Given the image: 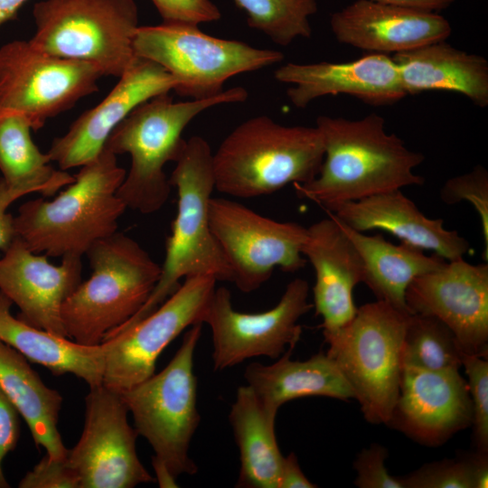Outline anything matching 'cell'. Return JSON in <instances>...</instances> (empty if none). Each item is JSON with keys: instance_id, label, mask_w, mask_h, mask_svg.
<instances>
[{"instance_id": "cell-24", "label": "cell", "mask_w": 488, "mask_h": 488, "mask_svg": "<svg viewBox=\"0 0 488 488\" xmlns=\"http://www.w3.org/2000/svg\"><path fill=\"white\" fill-rule=\"evenodd\" d=\"M289 347L269 365L250 363L244 378L266 417L276 422L279 408L292 399L323 396L342 400L355 399L354 392L335 362L320 352L305 361L290 359Z\"/></svg>"}, {"instance_id": "cell-17", "label": "cell", "mask_w": 488, "mask_h": 488, "mask_svg": "<svg viewBox=\"0 0 488 488\" xmlns=\"http://www.w3.org/2000/svg\"><path fill=\"white\" fill-rule=\"evenodd\" d=\"M468 384L459 370L403 365L399 393L389 427L427 446H437L472 426Z\"/></svg>"}, {"instance_id": "cell-27", "label": "cell", "mask_w": 488, "mask_h": 488, "mask_svg": "<svg viewBox=\"0 0 488 488\" xmlns=\"http://www.w3.org/2000/svg\"><path fill=\"white\" fill-rule=\"evenodd\" d=\"M0 390L26 422L35 446L52 459L65 458L68 448L58 429L62 396L45 385L23 355L1 341Z\"/></svg>"}, {"instance_id": "cell-6", "label": "cell", "mask_w": 488, "mask_h": 488, "mask_svg": "<svg viewBox=\"0 0 488 488\" xmlns=\"http://www.w3.org/2000/svg\"><path fill=\"white\" fill-rule=\"evenodd\" d=\"M86 256L92 273L64 301L61 320L69 339L97 346L143 307L159 280L161 266L118 231L97 242Z\"/></svg>"}, {"instance_id": "cell-23", "label": "cell", "mask_w": 488, "mask_h": 488, "mask_svg": "<svg viewBox=\"0 0 488 488\" xmlns=\"http://www.w3.org/2000/svg\"><path fill=\"white\" fill-rule=\"evenodd\" d=\"M325 211L356 231H388L402 242L431 250L447 261L464 258L471 250L467 239L456 230L446 229L443 220L427 217L401 190L336 204Z\"/></svg>"}, {"instance_id": "cell-32", "label": "cell", "mask_w": 488, "mask_h": 488, "mask_svg": "<svg viewBox=\"0 0 488 488\" xmlns=\"http://www.w3.org/2000/svg\"><path fill=\"white\" fill-rule=\"evenodd\" d=\"M245 12L249 27L273 42L287 46L297 38H309V17L318 10L316 0H233Z\"/></svg>"}, {"instance_id": "cell-44", "label": "cell", "mask_w": 488, "mask_h": 488, "mask_svg": "<svg viewBox=\"0 0 488 488\" xmlns=\"http://www.w3.org/2000/svg\"><path fill=\"white\" fill-rule=\"evenodd\" d=\"M152 465L155 474V480L161 488L177 487L176 479L167 467L157 459L152 457Z\"/></svg>"}, {"instance_id": "cell-33", "label": "cell", "mask_w": 488, "mask_h": 488, "mask_svg": "<svg viewBox=\"0 0 488 488\" xmlns=\"http://www.w3.org/2000/svg\"><path fill=\"white\" fill-rule=\"evenodd\" d=\"M440 198L446 204L466 201L470 202L481 221L483 243V258H488V172L483 165H475L470 172L452 177L440 190Z\"/></svg>"}, {"instance_id": "cell-5", "label": "cell", "mask_w": 488, "mask_h": 488, "mask_svg": "<svg viewBox=\"0 0 488 488\" xmlns=\"http://www.w3.org/2000/svg\"><path fill=\"white\" fill-rule=\"evenodd\" d=\"M169 181L176 189L177 211L166 239L159 280L143 307L109 333L151 314L180 286L183 278L211 277L232 282L231 269L210 225L208 208L215 187L212 151L203 137L186 140Z\"/></svg>"}, {"instance_id": "cell-38", "label": "cell", "mask_w": 488, "mask_h": 488, "mask_svg": "<svg viewBox=\"0 0 488 488\" xmlns=\"http://www.w3.org/2000/svg\"><path fill=\"white\" fill-rule=\"evenodd\" d=\"M19 488H79V479L68 465L66 457L52 459L45 455L27 472L18 483Z\"/></svg>"}, {"instance_id": "cell-11", "label": "cell", "mask_w": 488, "mask_h": 488, "mask_svg": "<svg viewBox=\"0 0 488 488\" xmlns=\"http://www.w3.org/2000/svg\"><path fill=\"white\" fill-rule=\"evenodd\" d=\"M100 70L44 52L30 40L0 47V111L23 115L33 130L99 90Z\"/></svg>"}, {"instance_id": "cell-14", "label": "cell", "mask_w": 488, "mask_h": 488, "mask_svg": "<svg viewBox=\"0 0 488 488\" xmlns=\"http://www.w3.org/2000/svg\"><path fill=\"white\" fill-rule=\"evenodd\" d=\"M216 282L211 277L185 278L147 316L106 336L102 385L120 393L152 376L167 345L188 326L202 324Z\"/></svg>"}, {"instance_id": "cell-26", "label": "cell", "mask_w": 488, "mask_h": 488, "mask_svg": "<svg viewBox=\"0 0 488 488\" xmlns=\"http://www.w3.org/2000/svg\"><path fill=\"white\" fill-rule=\"evenodd\" d=\"M13 303L0 291V341L53 375L70 373L89 388L102 385L105 347L85 346L34 327L11 313Z\"/></svg>"}, {"instance_id": "cell-2", "label": "cell", "mask_w": 488, "mask_h": 488, "mask_svg": "<svg viewBox=\"0 0 488 488\" xmlns=\"http://www.w3.org/2000/svg\"><path fill=\"white\" fill-rule=\"evenodd\" d=\"M126 174L117 155L104 147L52 200L33 199L19 207L14 216L18 239L48 258H82L117 231L127 209L117 195Z\"/></svg>"}, {"instance_id": "cell-3", "label": "cell", "mask_w": 488, "mask_h": 488, "mask_svg": "<svg viewBox=\"0 0 488 488\" xmlns=\"http://www.w3.org/2000/svg\"><path fill=\"white\" fill-rule=\"evenodd\" d=\"M247 99L248 91L242 87L208 99L178 102L164 93L133 109L115 127L104 146L116 155H130V168L117 191L127 208L143 214L159 211L172 187L164 166L180 156L186 142L182 136L184 128L210 108Z\"/></svg>"}, {"instance_id": "cell-25", "label": "cell", "mask_w": 488, "mask_h": 488, "mask_svg": "<svg viewBox=\"0 0 488 488\" xmlns=\"http://www.w3.org/2000/svg\"><path fill=\"white\" fill-rule=\"evenodd\" d=\"M407 95L452 91L480 108L488 106V61L481 55L453 47L446 40L394 53Z\"/></svg>"}, {"instance_id": "cell-43", "label": "cell", "mask_w": 488, "mask_h": 488, "mask_svg": "<svg viewBox=\"0 0 488 488\" xmlns=\"http://www.w3.org/2000/svg\"><path fill=\"white\" fill-rule=\"evenodd\" d=\"M474 488L488 487V455L474 454Z\"/></svg>"}, {"instance_id": "cell-41", "label": "cell", "mask_w": 488, "mask_h": 488, "mask_svg": "<svg viewBox=\"0 0 488 488\" xmlns=\"http://www.w3.org/2000/svg\"><path fill=\"white\" fill-rule=\"evenodd\" d=\"M317 485L310 482L302 472L294 453L284 456L278 478L277 488H315Z\"/></svg>"}, {"instance_id": "cell-37", "label": "cell", "mask_w": 488, "mask_h": 488, "mask_svg": "<svg viewBox=\"0 0 488 488\" xmlns=\"http://www.w3.org/2000/svg\"><path fill=\"white\" fill-rule=\"evenodd\" d=\"M163 23L199 25L217 21L221 12L211 0H152Z\"/></svg>"}, {"instance_id": "cell-42", "label": "cell", "mask_w": 488, "mask_h": 488, "mask_svg": "<svg viewBox=\"0 0 488 488\" xmlns=\"http://www.w3.org/2000/svg\"><path fill=\"white\" fill-rule=\"evenodd\" d=\"M398 6L438 12L449 7L455 0H372Z\"/></svg>"}, {"instance_id": "cell-35", "label": "cell", "mask_w": 488, "mask_h": 488, "mask_svg": "<svg viewBox=\"0 0 488 488\" xmlns=\"http://www.w3.org/2000/svg\"><path fill=\"white\" fill-rule=\"evenodd\" d=\"M401 481L404 488H474V455L426 464Z\"/></svg>"}, {"instance_id": "cell-10", "label": "cell", "mask_w": 488, "mask_h": 488, "mask_svg": "<svg viewBox=\"0 0 488 488\" xmlns=\"http://www.w3.org/2000/svg\"><path fill=\"white\" fill-rule=\"evenodd\" d=\"M133 48L136 56L163 67L175 80V93L191 99L214 97L230 78L284 60L279 51L213 37L187 23L139 26Z\"/></svg>"}, {"instance_id": "cell-19", "label": "cell", "mask_w": 488, "mask_h": 488, "mask_svg": "<svg viewBox=\"0 0 488 488\" xmlns=\"http://www.w3.org/2000/svg\"><path fill=\"white\" fill-rule=\"evenodd\" d=\"M81 273V258L64 257L59 265H54L17 237L0 258V291L19 308L20 319L68 338L61 307L82 281Z\"/></svg>"}, {"instance_id": "cell-21", "label": "cell", "mask_w": 488, "mask_h": 488, "mask_svg": "<svg viewBox=\"0 0 488 488\" xmlns=\"http://www.w3.org/2000/svg\"><path fill=\"white\" fill-rule=\"evenodd\" d=\"M330 26L339 42L382 54L446 40L452 32L449 22L436 12L372 0H356L333 13Z\"/></svg>"}, {"instance_id": "cell-28", "label": "cell", "mask_w": 488, "mask_h": 488, "mask_svg": "<svg viewBox=\"0 0 488 488\" xmlns=\"http://www.w3.org/2000/svg\"><path fill=\"white\" fill-rule=\"evenodd\" d=\"M337 221L360 254L362 282L377 300L411 314L405 298L409 284L418 277L440 267L447 260L436 254L427 256L423 249L405 242L395 245L380 234L366 235Z\"/></svg>"}, {"instance_id": "cell-9", "label": "cell", "mask_w": 488, "mask_h": 488, "mask_svg": "<svg viewBox=\"0 0 488 488\" xmlns=\"http://www.w3.org/2000/svg\"><path fill=\"white\" fill-rule=\"evenodd\" d=\"M202 327L197 324L186 332L180 348L161 371L120 392L137 434L152 446L153 457L175 478L197 472L189 448L201 420L193 356Z\"/></svg>"}, {"instance_id": "cell-45", "label": "cell", "mask_w": 488, "mask_h": 488, "mask_svg": "<svg viewBox=\"0 0 488 488\" xmlns=\"http://www.w3.org/2000/svg\"><path fill=\"white\" fill-rule=\"evenodd\" d=\"M27 0H0V27L12 20Z\"/></svg>"}, {"instance_id": "cell-40", "label": "cell", "mask_w": 488, "mask_h": 488, "mask_svg": "<svg viewBox=\"0 0 488 488\" xmlns=\"http://www.w3.org/2000/svg\"><path fill=\"white\" fill-rule=\"evenodd\" d=\"M24 195H27L24 192L9 187L0 179V250L3 252L17 238L14 216L7 211L8 207Z\"/></svg>"}, {"instance_id": "cell-4", "label": "cell", "mask_w": 488, "mask_h": 488, "mask_svg": "<svg viewBox=\"0 0 488 488\" xmlns=\"http://www.w3.org/2000/svg\"><path fill=\"white\" fill-rule=\"evenodd\" d=\"M324 155L316 127L285 126L267 116L250 117L212 153L214 187L236 198L271 194L289 183L313 180Z\"/></svg>"}, {"instance_id": "cell-31", "label": "cell", "mask_w": 488, "mask_h": 488, "mask_svg": "<svg viewBox=\"0 0 488 488\" xmlns=\"http://www.w3.org/2000/svg\"><path fill=\"white\" fill-rule=\"evenodd\" d=\"M462 349L453 332L434 316L411 314L402 346V366L459 370Z\"/></svg>"}, {"instance_id": "cell-20", "label": "cell", "mask_w": 488, "mask_h": 488, "mask_svg": "<svg viewBox=\"0 0 488 488\" xmlns=\"http://www.w3.org/2000/svg\"><path fill=\"white\" fill-rule=\"evenodd\" d=\"M286 89L289 101L298 108L327 95L345 94L371 106L392 105L407 95L391 57L371 53L348 62H288L274 72Z\"/></svg>"}, {"instance_id": "cell-1", "label": "cell", "mask_w": 488, "mask_h": 488, "mask_svg": "<svg viewBox=\"0 0 488 488\" xmlns=\"http://www.w3.org/2000/svg\"><path fill=\"white\" fill-rule=\"evenodd\" d=\"M324 155L318 174L305 183L293 184L297 196L324 210L403 187L422 185L414 173L424 155L408 149L385 119L377 114L351 120L320 116L315 126Z\"/></svg>"}, {"instance_id": "cell-12", "label": "cell", "mask_w": 488, "mask_h": 488, "mask_svg": "<svg viewBox=\"0 0 488 488\" xmlns=\"http://www.w3.org/2000/svg\"><path fill=\"white\" fill-rule=\"evenodd\" d=\"M211 231L232 272V283L244 293L258 289L276 268L293 273L307 261L302 254L306 228L278 221L226 198L209 202Z\"/></svg>"}, {"instance_id": "cell-30", "label": "cell", "mask_w": 488, "mask_h": 488, "mask_svg": "<svg viewBox=\"0 0 488 488\" xmlns=\"http://www.w3.org/2000/svg\"><path fill=\"white\" fill-rule=\"evenodd\" d=\"M27 118L17 112L0 111V173L11 188L52 196L74 181L67 171L55 170L47 153H42L31 136Z\"/></svg>"}, {"instance_id": "cell-18", "label": "cell", "mask_w": 488, "mask_h": 488, "mask_svg": "<svg viewBox=\"0 0 488 488\" xmlns=\"http://www.w3.org/2000/svg\"><path fill=\"white\" fill-rule=\"evenodd\" d=\"M175 80L159 64L137 57L110 92L82 113L68 131L53 139L49 151L61 170L80 167L103 150L115 127L137 106L174 90Z\"/></svg>"}, {"instance_id": "cell-13", "label": "cell", "mask_w": 488, "mask_h": 488, "mask_svg": "<svg viewBox=\"0 0 488 488\" xmlns=\"http://www.w3.org/2000/svg\"><path fill=\"white\" fill-rule=\"evenodd\" d=\"M308 296L307 281L297 277L274 307L248 314L234 309L229 289L215 287L202 316L211 330L213 369L223 371L254 357L278 359L296 348L302 334L299 319L313 308Z\"/></svg>"}, {"instance_id": "cell-36", "label": "cell", "mask_w": 488, "mask_h": 488, "mask_svg": "<svg viewBox=\"0 0 488 488\" xmlns=\"http://www.w3.org/2000/svg\"><path fill=\"white\" fill-rule=\"evenodd\" d=\"M387 456V449L376 443L362 449L353 462L357 472L354 484L360 488H404L401 477L389 474L385 466Z\"/></svg>"}, {"instance_id": "cell-15", "label": "cell", "mask_w": 488, "mask_h": 488, "mask_svg": "<svg viewBox=\"0 0 488 488\" xmlns=\"http://www.w3.org/2000/svg\"><path fill=\"white\" fill-rule=\"evenodd\" d=\"M85 405L81 436L66 456L79 488H133L154 483L138 457V434L128 423L120 393L103 385L89 388Z\"/></svg>"}, {"instance_id": "cell-8", "label": "cell", "mask_w": 488, "mask_h": 488, "mask_svg": "<svg viewBox=\"0 0 488 488\" xmlns=\"http://www.w3.org/2000/svg\"><path fill=\"white\" fill-rule=\"evenodd\" d=\"M33 15L36 30L30 42L44 52L91 63L103 76L117 78L136 58L135 0H41Z\"/></svg>"}, {"instance_id": "cell-7", "label": "cell", "mask_w": 488, "mask_h": 488, "mask_svg": "<svg viewBox=\"0 0 488 488\" xmlns=\"http://www.w3.org/2000/svg\"><path fill=\"white\" fill-rule=\"evenodd\" d=\"M411 314L377 300L357 308L352 320L324 335L326 354L352 389L371 424L389 422L399 393L403 340Z\"/></svg>"}, {"instance_id": "cell-22", "label": "cell", "mask_w": 488, "mask_h": 488, "mask_svg": "<svg viewBox=\"0 0 488 488\" xmlns=\"http://www.w3.org/2000/svg\"><path fill=\"white\" fill-rule=\"evenodd\" d=\"M327 214L306 228L302 248L303 256L314 270L313 307L323 319V335L337 332L352 320L357 312L353 289L362 282L358 250L339 221Z\"/></svg>"}, {"instance_id": "cell-34", "label": "cell", "mask_w": 488, "mask_h": 488, "mask_svg": "<svg viewBox=\"0 0 488 488\" xmlns=\"http://www.w3.org/2000/svg\"><path fill=\"white\" fill-rule=\"evenodd\" d=\"M461 361L473 405L472 426L476 453L488 455V361L465 352L461 353Z\"/></svg>"}, {"instance_id": "cell-16", "label": "cell", "mask_w": 488, "mask_h": 488, "mask_svg": "<svg viewBox=\"0 0 488 488\" xmlns=\"http://www.w3.org/2000/svg\"><path fill=\"white\" fill-rule=\"evenodd\" d=\"M411 314L430 315L455 334L463 352L487 359L488 264L464 258L415 278L406 291Z\"/></svg>"}, {"instance_id": "cell-39", "label": "cell", "mask_w": 488, "mask_h": 488, "mask_svg": "<svg viewBox=\"0 0 488 488\" xmlns=\"http://www.w3.org/2000/svg\"><path fill=\"white\" fill-rule=\"evenodd\" d=\"M20 418L15 407L0 390V488L10 487L4 474L3 463L5 456L18 444L21 431Z\"/></svg>"}, {"instance_id": "cell-29", "label": "cell", "mask_w": 488, "mask_h": 488, "mask_svg": "<svg viewBox=\"0 0 488 488\" xmlns=\"http://www.w3.org/2000/svg\"><path fill=\"white\" fill-rule=\"evenodd\" d=\"M229 421L239 451L237 487L277 488L284 455L269 420L248 386H240L230 407Z\"/></svg>"}]
</instances>
